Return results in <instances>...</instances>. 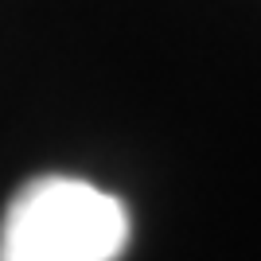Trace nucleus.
Here are the masks:
<instances>
[{"mask_svg": "<svg viewBox=\"0 0 261 261\" xmlns=\"http://www.w3.org/2000/svg\"><path fill=\"white\" fill-rule=\"evenodd\" d=\"M125 242V203L74 175L32 179L0 222V261H113Z\"/></svg>", "mask_w": 261, "mask_h": 261, "instance_id": "1", "label": "nucleus"}]
</instances>
